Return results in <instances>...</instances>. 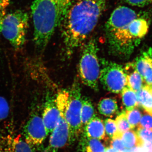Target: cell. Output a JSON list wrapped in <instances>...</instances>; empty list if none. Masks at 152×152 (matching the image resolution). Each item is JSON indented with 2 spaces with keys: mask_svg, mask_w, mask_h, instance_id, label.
<instances>
[{
  "mask_svg": "<svg viewBox=\"0 0 152 152\" xmlns=\"http://www.w3.org/2000/svg\"><path fill=\"white\" fill-rule=\"evenodd\" d=\"M139 16L135 11L125 6H120L114 10L106 23V35L123 29Z\"/></svg>",
  "mask_w": 152,
  "mask_h": 152,
  "instance_id": "52a82bcc",
  "label": "cell"
},
{
  "mask_svg": "<svg viewBox=\"0 0 152 152\" xmlns=\"http://www.w3.org/2000/svg\"><path fill=\"white\" fill-rule=\"evenodd\" d=\"M122 134L118 132L111 139L110 148L118 151H122L125 150L124 146L121 140Z\"/></svg>",
  "mask_w": 152,
  "mask_h": 152,
  "instance_id": "cb8c5ba5",
  "label": "cell"
},
{
  "mask_svg": "<svg viewBox=\"0 0 152 152\" xmlns=\"http://www.w3.org/2000/svg\"><path fill=\"white\" fill-rule=\"evenodd\" d=\"M124 69L126 75L127 86L137 92L145 86L142 77L136 70L134 63H129Z\"/></svg>",
  "mask_w": 152,
  "mask_h": 152,
  "instance_id": "5bb4252c",
  "label": "cell"
},
{
  "mask_svg": "<svg viewBox=\"0 0 152 152\" xmlns=\"http://www.w3.org/2000/svg\"><path fill=\"white\" fill-rule=\"evenodd\" d=\"M25 140L32 149L39 146L48 137L42 117L32 115L24 128Z\"/></svg>",
  "mask_w": 152,
  "mask_h": 152,
  "instance_id": "ba28073f",
  "label": "cell"
},
{
  "mask_svg": "<svg viewBox=\"0 0 152 152\" xmlns=\"http://www.w3.org/2000/svg\"><path fill=\"white\" fill-rule=\"evenodd\" d=\"M129 4L136 7H143L152 4V0H125Z\"/></svg>",
  "mask_w": 152,
  "mask_h": 152,
  "instance_id": "83f0119b",
  "label": "cell"
},
{
  "mask_svg": "<svg viewBox=\"0 0 152 152\" xmlns=\"http://www.w3.org/2000/svg\"><path fill=\"white\" fill-rule=\"evenodd\" d=\"M125 113L126 118L130 125L132 129L137 127L142 115L138 107L131 110H126Z\"/></svg>",
  "mask_w": 152,
  "mask_h": 152,
  "instance_id": "44dd1931",
  "label": "cell"
},
{
  "mask_svg": "<svg viewBox=\"0 0 152 152\" xmlns=\"http://www.w3.org/2000/svg\"><path fill=\"white\" fill-rule=\"evenodd\" d=\"M60 116L55 99L50 95H47L42 118L48 136L53 132L56 126Z\"/></svg>",
  "mask_w": 152,
  "mask_h": 152,
  "instance_id": "9c48e42d",
  "label": "cell"
},
{
  "mask_svg": "<svg viewBox=\"0 0 152 152\" xmlns=\"http://www.w3.org/2000/svg\"><path fill=\"white\" fill-rule=\"evenodd\" d=\"M122 100L126 110H131L139 107L136 92L126 87L122 91Z\"/></svg>",
  "mask_w": 152,
  "mask_h": 152,
  "instance_id": "ffe728a7",
  "label": "cell"
},
{
  "mask_svg": "<svg viewBox=\"0 0 152 152\" xmlns=\"http://www.w3.org/2000/svg\"><path fill=\"white\" fill-rule=\"evenodd\" d=\"M136 92L139 107L152 114V88L146 85Z\"/></svg>",
  "mask_w": 152,
  "mask_h": 152,
  "instance_id": "9a60e30c",
  "label": "cell"
},
{
  "mask_svg": "<svg viewBox=\"0 0 152 152\" xmlns=\"http://www.w3.org/2000/svg\"><path fill=\"white\" fill-rule=\"evenodd\" d=\"M80 142L82 152H106L107 151L105 145L97 139L82 136Z\"/></svg>",
  "mask_w": 152,
  "mask_h": 152,
  "instance_id": "2e32d148",
  "label": "cell"
},
{
  "mask_svg": "<svg viewBox=\"0 0 152 152\" xmlns=\"http://www.w3.org/2000/svg\"><path fill=\"white\" fill-rule=\"evenodd\" d=\"M107 0H79L68 10L61 23L62 35L68 52L81 45L96 27Z\"/></svg>",
  "mask_w": 152,
  "mask_h": 152,
  "instance_id": "6da1fadb",
  "label": "cell"
},
{
  "mask_svg": "<svg viewBox=\"0 0 152 152\" xmlns=\"http://www.w3.org/2000/svg\"><path fill=\"white\" fill-rule=\"evenodd\" d=\"M149 22L145 18L138 17L129 25L126 29L128 37L134 43L144 37L148 31Z\"/></svg>",
  "mask_w": 152,
  "mask_h": 152,
  "instance_id": "4fadbf2b",
  "label": "cell"
},
{
  "mask_svg": "<svg viewBox=\"0 0 152 152\" xmlns=\"http://www.w3.org/2000/svg\"><path fill=\"white\" fill-rule=\"evenodd\" d=\"M121 140L125 149L127 150L141 148L143 146L145 143L136 131L133 129L123 133Z\"/></svg>",
  "mask_w": 152,
  "mask_h": 152,
  "instance_id": "e0dca14e",
  "label": "cell"
},
{
  "mask_svg": "<svg viewBox=\"0 0 152 152\" xmlns=\"http://www.w3.org/2000/svg\"><path fill=\"white\" fill-rule=\"evenodd\" d=\"M137 127L146 129L152 131V114L144 111L140 124Z\"/></svg>",
  "mask_w": 152,
  "mask_h": 152,
  "instance_id": "d4e9b609",
  "label": "cell"
},
{
  "mask_svg": "<svg viewBox=\"0 0 152 152\" xmlns=\"http://www.w3.org/2000/svg\"><path fill=\"white\" fill-rule=\"evenodd\" d=\"M75 0H34L31 14L36 48L42 51Z\"/></svg>",
  "mask_w": 152,
  "mask_h": 152,
  "instance_id": "7a4b0ae2",
  "label": "cell"
},
{
  "mask_svg": "<svg viewBox=\"0 0 152 152\" xmlns=\"http://www.w3.org/2000/svg\"><path fill=\"white\" fill-rule=\"evenodd\" d=\"M115 121L118 132L123 134L132 129L130 125L126 118L125 111L119 114Z\"/></svg>",
  "mask_w": 152,
  "mask_h": 152,
  "instance_id": "7402d4cb",
  "label": "cell"
},
{
  "mask_svg": "<svg viewBox=\"0 0 152 152\" xmlns=\"http://www.w3.org/2000/svg\"><path fill=\"white\" fill-rule=\"evenodd\" d=\"M81 120L83 129L85 125L96 115L94 108L91 100L86 97H83L82 100Z\"/></svg>",
  "mask_w": 152,
  "mask_h": 152,
  "instance_id": "d6986e66",
  "label": "cell"
},
{
  "mask_svg": "<svg viewBox=\"0 0 152 152\" xmlns=\"http://www.w3.org/2000/svg\"><path fill=\"white\" fill-rule=\"evenodd\" d=\"M0 152H33L32 148L20 136L0 137Z\"/></svg>",
  "mask_w": 152,
  "mask_h": 152,
  "instance_id": "30bf717a",
  "label": "cell"
},
{
  "mask_svg": "<svg viewBox=\"0 0 152 152\" xmlns=\"http://www.w3.org/2000/svg\"><path fill=\"white\" fill-rule=\"evenodd\" d=\"M134 63L136 70L142 77L146 85L152 88V54L149 50L143 53Z\"/></svg>",
  "mask_w": 152,
  "mask_h": 152,
  "instance_id": "8fae6325",
  "label": "cell"
},
{
  "mask_svg": "<svg viewBox=\"0 0 152 152\" xmlns=\"http://www.w3.org/2000/svg\"><path fill=\"white\" fill-rule=\"evenodd\" d=\"M136 132L144 142L152 143V131L143 128L137 127Z\"/></svg>",
  "mask_w": 152,
  "mask_h": 152,
  "instance_id": "4316f807",
  "label": "cell"
},
{
  "mask_svg": "<svg viewBox=\"0 0 152 152\" xmlns=\"http://www.w3.org/2000/svg\"><path fill=\"white\" fill-rule=\"evenodd\" d=\"M98 109L100 113L107 117L114 115L118 110L117 102L111 98L101 99L98 104Z\"/></svg>",
  "mask_w": 152,
  "mask_h": 152,
  "instance_id": "ac0fdd59",
  "label": "cell"
},
{
  "mask_svg": "<svg viewBox=\"0 0 152 152\" xmlns=\"http://www.w3.org/2000/svg\"><path fill=\"white\" fill-rule=\"evenodd\" d=\"M28 21V15L24 11L7 13L0 18V34L9 41L14 48H20L26 41Z\"/></svg>",
  "mask_w": 152,
  "mask_h": 152,
  "instance_id": "277c9868",
  "label": "cell"
},
{
  "mask_svg": "<svg viewBox=\"0 0 152 152\" xmlns=\"http://www.w3.org/2000/svg\"><path fill=\"white\" fill-rule=\"evenodd\" d=\"M99 80L104 88L110 92L119 94L127 86L126 75L123 66L102 60Z\"/></svg>",
  "mask_w": 152,
  "mask_h": 152,
  "instance_id": "8992f818",
  "label": "cell"
},
{
  "mask_svg": "<svg viewBox=\"0 0 152 152\" xmlns=\"http://www.w3.org/2000/svg\"><path fill=\"white\" fill-rule=\"evenodd\" d=\"M10 4V0H0V18L7 13V8Z\"/></svg>",
  "mask_w": 152,
  "mask_h": 152,
  "instance_id": "f1b7e54d",
  "label": "cell"
},
{
  "mask_svg": "<svg viewBox=\"0 0 152 152\" xmlns=\"http://www.w3.org/2000/svg\"><path fill=\"white\" fill-rule=\"evenodd\" d=\"M81 90L78 83L75 82L69 90L60 91L55 99L59 111L62 114L69 125L70 144L73 142L83 131L81 120Z\"/></svg>",
  "mask_w": 152,
  "mask_h": 152,
  "instance_id": "3957f363",
  "label": "cell"
},
{
  "mask_svg": "<svg viewBox=\"0 0 152 152\" xmlns=\"http://www.w3.org/2000/svg\"><path fill=\"white\" fill-rule=\"evenodd\" d=\"M10 107L7 100L0 96V121L5 119L8 116Z\"/></svg>",
  "mask_w": 152,
  "mask_h": 152,
  "instance_id": "484cf974",
  "label": "cell"
},
{
  "mask_svg": "<svg viewBox=\"0 0 152 152\" xmlns=\"http://www.w3.org/2000/svg\"><path fill=\"white\" fill-rule=\"evenodd\" d=\"M97 43L95 39L87 43L79 63V70L82 83L97 91L100 69L98 60Z\"/></svg>",
  "mask_w": 152,
  "mask_h": 152,
  "instance_id": "5b68a950",
  "label": "cell"
},
{
  "mask_svg": "<svg viewBox=\"0 0 152 152\" xmlns=\"http://www.w3.org/2000/svg\"><path fill=\"white\" fill-rule=\"evenodd\" d=\"M104 123L106 135L112 139L118 132L115 120L110 118L106 119Z\"/></svg>",
  "mask_w": 152,
  "mask_h": 152,
  "instance_id": "603a6c76",
  "label": "cell"
},
{
  "mask_svg": "<svg viewBox=\"0 0 152 152\" xmlns=\"http://www.w3.org/2000/svg\"><path fill=\"white\" fill-rule=\"evenodd\" d=\"M83 132L82 135L87 137L97 139L100 141L107 140L104 121L96 115L85 125Z\"/></svg>",
  "mask_w": 152,
  "mask_h": 152,
  "instance_id": "7c38bea8",
  "label": "cell"
}]
</instances>
